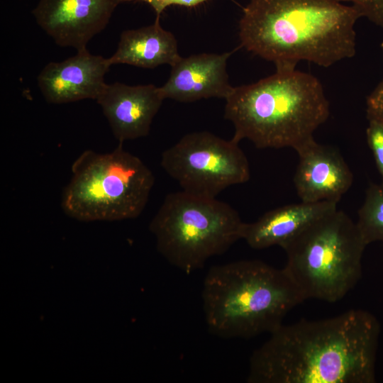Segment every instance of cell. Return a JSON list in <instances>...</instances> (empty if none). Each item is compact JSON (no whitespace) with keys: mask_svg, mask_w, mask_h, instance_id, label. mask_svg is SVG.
Returning a JSON list of instances; mask_svg holds the SVG:
<instances>
[{"mask_svg":"<svg viewBox=\"0 0 383 383\" xmlns=\"http://www.w3.org/2000/svg\"><path fill=\"white\" fill-rule=\"evenodd\" d=\"M380 324L353 309L282 324L250 359L248 383H374Z\"/></svg>","mask_w":383,"mask_h":383,"instance_id":"obj_1","label":"cell"},{"mask_svg":"<svg viewBox=\"0 0 383 383\" xmlns=\"http://www.w3.org/2000/svg\"><path fill=\"white\" fill-rule=\"evenodd\" d=\"M360 13L338 0H250L239 22L241 46L295 68L301 60L328 67L353 57Z\"/></svg>","mask_w":383,"mask_h":383,"instance_id":"obj_2","label":"cell"},{"mask_svg":"<svg viewBox=\"0 0 383 383\" xmlns=\"http://www.w3.org/2000/svg\"><path fill=\"white\" fill-rule=\"evenodd\" d=\"M330 106L321 82L295 68H276L257 82L233 87L226 99L224 118L232 122L233 139L256 148H292L314 140L328 119Z\"/></svg>","mask_w":383,"mask_h":383,"instance_id":"obj_3","label":"cell"},{"mask_svg":"<svg viewBox=\"0 0 383 383\" xmlns=\"http://www.w3.org/2000/svg\"><path fill=\"white\" fill-rule=\"evenodd\" d=\"M209 331L224 338L272 333L305 299L284 269L260 260L213 266L202 290Z\"/></svg>","mask_w":383,"mask_h":383,"instance_id":"obj_4","label":"cell"},{"mask_svg":"<svg viewBox=\"0 0 383 383\" xmlns=\"http://www.w3.org/2000/svg\"><path fill=\"white\" fill-rule=\"evenodd\" d=\"M154 183L152 171L122 143L110 152L87 150L72 165L61 206L83 221L135 218L145 208Z\"/></svg>","mask_w":383,"mask_h":383,"instance_id":"obj_5","label":"cell"},{"mask_svg":"<svg viewBox=\"0 0 383 383\" xmlns=\"http://www.w3.org/2000/svg\"><path fill=\"white\" fill-rule=\"evenodd\" d=\"M366 246L356 223L336 209L283 248L287 257L284 270L305 300L334 303L360 279Z\"/></svg>","mask_w":383,"mask_h":383,"instance_id":"obj_6","label":"cell"},{"mask_svg":"<svg viewBox=\"0 0 383 383\" xmlns=\"http://www.w3.org/2000/svg\"><path fill=\"white\" fill-rule=\"evenodd\" d=\"M245 226L228 204L182 190L166 196L150 229L166 260L191 273L243 239Z\"/></svg>","mask_w":383,"mask_h":383,"instance_id":"obj_7","label":"cell"},{"mask_svg":"<svg viewBox=\"0 0 383 383\" xmlns=\"http://www.w3.org/2000/svg\"><path fill=\"white\" fill-rule=\"evenodd\" d=\"M238 144L208 131L187 133L162 153L160 165L182 190L216 197L250 179L249 162Z\"/></svg>","mask_w":383,"mask_h":383,"instance_id":"obj_8","label":"cell"},{"mask_svg":"<svg viewBox=\"0 0 383 383\" xmlns=\"http://www.w3.org/2000/svg\"><path fill=\"white\" fill-rule=\"evenodd\" d=\"M121 0H39L32 13L38 26L61 47L87 49L102 31Z\"/></svg>","mask_w":383,"mask_h":383,"instance_id":"obj_9","label":"cell"},{"mask_svg":"<svg viewBox=\"0 0 383 383\" xmlns=\"http://www.w3.org/2000/svg\"><path fill=\"white\" fill-rule=\"evenodd\" d=\"M111 66L109 58L84 49L63 61L46 65L37 77L38 85L51 104L96 100L107 84L105 75Z\"/></svg>","mask_w":383,"mask_h":383,"instance_id":"obj_10","label":"cell"},{"mask_svg":"<svg viewBox=\"0 0 383 383\" xmlns=\"http://www.w3.org/2000/svg\"><path fill=\"white\" fill-rule=\"evenodd\" d=\"M294 184L301 201L338 202L348 191L353 174L340 153L315 139L296 150Z\"/></svg>","mask_w":383,"mask_h":383,"instance_id":"obj_11","label":"cell"},{"mask_svg":"<svg viewBox=\"0 0 383 383\" xmlns=\"http://www.w3.org/2000/svg\"><path fill=\"white\" fill-rule=\"evenodd\" d=\"M163 98L153 84H106L96 100L102 109L114 137L122 143L148 135Z\"/></svg>","mask_w":383,"mask_h":383,"instance_id":"obj_12","label":"cell"},{"mask_svg":"<svg viewBox=\"0 0 383 383\" xmlns=\"http://www.w3.org/2000/svg\"><path fill=\"white\" fill-rule=\"evenodd\" d=\"M233 52L201 53L180 57L161 87L163 98L192 102L212 97L226 99L233 91L226 70Z\"/></svg>","mask_w":383,"mask_h":383,"instance_id":"obj_13","label":"cell"},{"mask_svg":"<svg viewBox=\"0 0 383 383\" xmlns=\"http://www.w3.org/2000/svg\"><path fill=\"white\" fill-rule=\"evenodd\" d=\"M337 209L332 201L292 204L270 210L246 223L243 239L253 249L284 248L314 222Z\"/></svg>","mask_w":383,"mask_h":383,"instance_id":"obj_14","label":"cell"},{"mask_svg":"<svg viewBox=\"0 0 383 383\" xmlns=\"http://www.w3.org/2000/svg\"><path fill=\"white\" fill-rule=\"evenodd\" d=\"M160 17L151 25L123 30L118 48L109 58L111 65L127 64L143 68L172 66L181 57L174 35L162 28Z\"/></svg>","mask_w":383,"mask_h":383,"instance_id":"obj_15","label":"cell"},{"mask_svg":"<svg viewBox=\"0 0 383 383\" xmlns=\"http://www.w3.org/2000/svg\"><path fill=\"white\" fill-rule=\"evenodd\" d=\"M356 225L366 243L383 242V185L371 183L358 211Z\"/></svg>","mask_w":383,"mask_h":383,"instance_id":"obj_16","label":"cell"},{"mask_svg":"<svg viewBox=\"0 0 383 383\" xmlns=\"http://www.w3.org/2000/svg\"><path fill=\"white\" fill-rule=\"evenodd\" d=\"M367 142L373 154L382 177L381 184L383 185V123L374 118H367Z\"/></svg>","mask_w":383,"mask_h":383,"instance_id":"obj_17","label":"cell"},{"mask_svg":"<svg viewBox=\"0 0 383 383\" xmlns=\"http://www.w3.org/2000/svg\"><path fill=\"white\" fill-rule=\"evenodd\" d=\"M351 4L360 13L373 23L383 28V0H338Z\"/></svg>","mask_w":383,"mask_h":383,"instance_id":"obj_18","label":"cell"},{"mask_svg":"<svg viewBox=\"0 0 383 383\" xmlns=\"http://www.w3.org/2000/svg\"><path fill=\"white\" fill-rule=\"evenodd\" d=\"M367 118L383 123V79L367 99Z\"/></svg>","mask_w":383,"mask_h":383,"instance_id":"obj_19","label":"cell"},{"mask_svg":"<svg viewBox=\"0 0 383 383\" xmlns=\"http://www.w3.org/2000/svg\"><path fill=\"white\" fill-rule=\"evenodd\" d=\"M207 0H121V2H142L150 5L156 13L160 16L164 10L172 5H179L186 7H194Z\"/></svg>","mask_w":383,"mask_h":383,"instance_id":"obj_20","label":"cell"},{"mask_svg":"<svg viewBox=\"0 0 383 383\" xmlns=\"http://www.w3.org/2000/svg\"><path fill=\"white\" fill-rule=\"evenodd\" d=\"M381 48H382V54H383V42H382V43L381 44Z\"/></svg>","mask_w":383,"mask_h":383,"instance_id":"obj_21","label":"cell"}]
</instances>
